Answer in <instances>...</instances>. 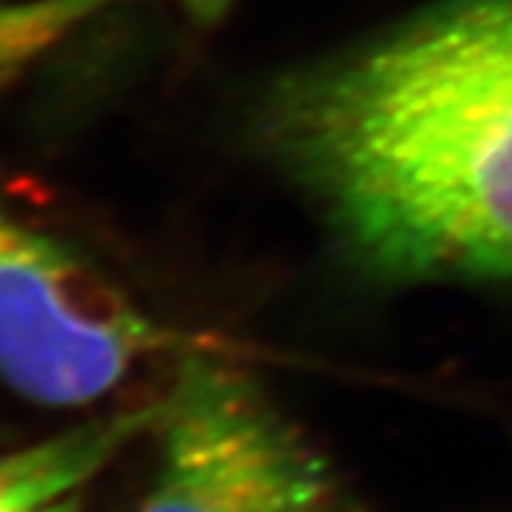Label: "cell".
<instances>
[{"label":"cell","instance_id":"cell-3","mask_svg":"<svg viewBox=\"0 0 512 512\" xmlns=\"http://www.w3.org/2000/svg\"><path fill=\"white\" fill-rule=\"evenodd\" d=\"M157 333L89 262L0 205V382L80 407L123 382Z\"/></svg>","mask_w":512,"mask_h":512},{"label":"cell","instance_id":"cell-2","mask_svg":"<svg viewBox=\"0 0 512 512\" xmlns=\"http://www.w3.org/2000/svg\"><path fill=\"white\" fill-rule=\"evenodd\" d=\"M154 430L160 461L137 512H356L299 427L217 359L180 362Z\"/></svg>","mask_w":512,"mask_h":512},{"label":"cell","instance_id":"cell-4","mask_svg":"<svg viewBox=\"0 0 512 512\" xmlns=\"http://www.w3.org/2000/svg\"><path fill=\"white\" fill-rule=\"evenodd\" d=\"M154 413L157 404L117 413L0 456V512H46L72 498L154 424Z\"/></svg>","mask_w":512,"mask_h":512},{"label":"cell","instance_id":"cell-1","mask_svg":"<svg viewBox=\"0 0 512 512\" xmlns=\"http://www.w3.org/2000/svg\"><path fill=\"white\" fill-rule=\"evenodd\" d=\"M256 126L365 274L512 279V0H433L276 80Z\"/></svg>","mask_w":512,"mask_h":512},{"label":"cell","instance_id":"cell-5","mask_svg":"<svg viewBox=\"0 0 512 512\" xmlns=\"http://www.w3.org/2000/svg\"><path fill=\"white\" fill-rule=\"evenodd\" d=\"M46 512H80V498H77V495H72V498L60 501L57 507H52V510H46Z\"/></svg>","mask_w":512,"mask_h":512}]
</instances>
